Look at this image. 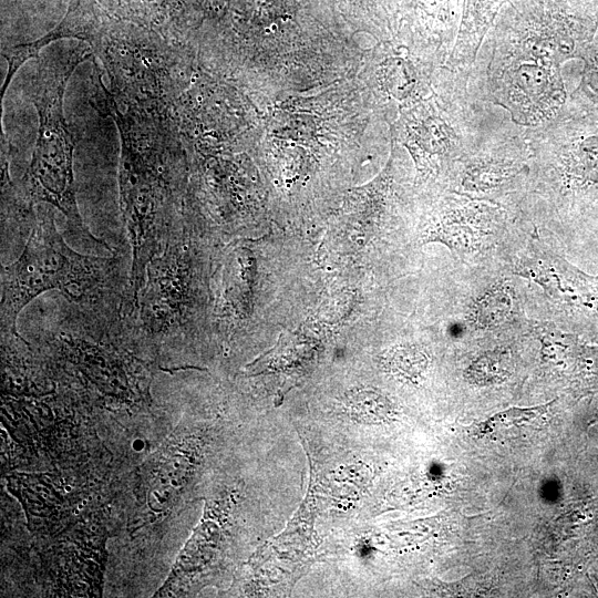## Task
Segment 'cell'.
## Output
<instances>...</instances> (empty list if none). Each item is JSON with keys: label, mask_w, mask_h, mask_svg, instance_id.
<instances>
[{"label": "cell", "mask_w": 598, "mask_h": 598, "mask_svg": "<svg viewBox=\"0 0 598 598\" xmlns=\"http://www.w3.org/2000/svg\"><path fill=\"white\" fill-rule=\"evenodd\" d=\"M597 3L506 0L468 69L471 93L504 107L524 127L568 113L570 87L579 90L581 79L566 66L585 61L595 35Z\"/></svg>", "instance_id": "cell-1"}, {"label": "cell", "mask_w": 598, "mask_h": 598, "mask_svg": "<svg viewBox=\"0 0 598 598\" xmlns=\"http://www.w3.org/2000/svg\"><path fill=\"white\" fill-rule=\"evenodd\" d=\"M92 56L93 52L80 43L75 48L37 59L31 97L39 116V127L23 181L31 202H45L54 206L65 216L69 228L80 239L107 247L90 233L78 208L73 176L75 137L63 112L69 79L80 63Z\"/></svg>", "instance_id": "cell-2"}, {"label": "cell", "mask_w": 598, "mask_h": 598, "mask_svg": "<svg viewBox=\"0 0 598 598\" xmlns=\"http://www.w3.org/2000/svg\"><path fill=\"white\" fill-rule=\"evenodd\" d=\"M468 70L446 65L435 73V95L410 116V145L423 176L447 174L452 165L508 112L467 87Z\"/></svg>", "instance_id": "cell-3"}, {"label": "cell", "mask_w": 598, "mask_h": 598, "mask_svg": "<svg viewBox=\"0 0 598 598\" xmlns=\"http://www.w3.org/2000/svg\"><path fill=\"white\" fill-rule=\"evenodd\" d=\"M103 260L72 250L58 233L52 214L37 221L18 260L2 272L1 326L14 336L20 311L38 295L64 290L73 295L91 280Z\"/></svg>", "instance_id": "cell-4"}, {"label": "cell", "mask_w": 598, "mask_h": 598, "mask_svg": "<svg viewBox=\"0 0 598 598\" xmlns=\"http://www.w3.org/2000/svg\"><path fill=\"white\" fill-rule=\"evenodd\" d=\"M530 148L526 127L511 114L494 125L445 175L447 190L499 202L527 186Z\"/></svg>", "instance_id": "cell-5"}, {"label": "cell", "mask_w": 598, "mask_h": 598, "mask_svg": "<svg viewBox=\"0 0 598 598\" xmlns=\"http://www.w3.org/2000/svg\"><path fill=\"white\" fill-rule=\"evenodd\" d=\"M505 219L506 209L499 202L446 190L433 206L424 237L468 254L487 246Z\"/></svg>", "instance_id": "cell-6"}, {"label": "cell", "mask_w": 598, "mask_h": 598, "mask_svg": "<svg viewBox=\"0 0 598 598\" xmlns=\"http://www.w3.org/2000/svg\"><path fill=\"white\" fill-rule=\"evenodd\" d=\"M109 19L95 0H69L64 16L49 32L33 42L3 49L1 54L8 63V71L0 91L1 101L19 68L32 58L38 59L41 49L50 43L60 39L74 38L86 41L92 48L99 50Z\"/></svg>", "instance_id": "cell-7"}, {"label": "cell", "mask_w": 598, "mask_h": 598, "mask_svg": "<svg viewBox=\"0 0 598 598\" xmlns=\"http://www.w3.org/2000/svg\"><path fill=\"white\" fill-rule=\"evenodd\" d=\"M515 271L540 285L558 301L598 312V279L559 256L546 251L532 252L517 261Z\"/></svg>", "instance_id": "cell-8"}, {"label": "cell", "mask_w": 598, "mask_h": 598, "mask_svg": "<svg viewBox=\"0 0 598 598\" xmlns=\"http://www.w3.org/2000/svg\"><path fill=\"white\" fill-rule=\"evenodd\" d=\"M458 21L454 47L446 65L467 70L506 0H452Z\"/></svg>", "instance_id": "cell-9"}, {"label": "cell", "mask_w": 598, "mask_h": 598, "mask_svg": "<svg viewBox=\"0 0 598 598\" xmlns=\"http://www.w3.org/2000/svg\"><path fill=\"white\" fill-rule=\"evenodd\" d=\"M549 404L512 408L488 417L478 425V434L489 440H512L534 432L543 425Z\"/></svg>", "instance_id": "cell-10"}, {"label": "cell", "mask_w": 598, "mask_h": 598, "mask_svg": "<svg viewBox=\"0 0 598 598\" xmlns=\"http://www.w3.org/2000/svg\"><path fill=\"white\" fill-rule=\"evenodd\" d=\"M513 309L511 290L502 283L486 290L473 305L471 319L476 327L493 328L504 323Z\"/></svg>", "instance_id": "cell-11"}, {"label": "cell", "mask_w": 598, "mask_h": 598, "mask_svg": "<svg viewBox=\"0 0 598 598\" xmlns=\"http://www.w3.org/2000/svg\"><path fill=\"white\" fill-rule=\"evenodd\" d=\"M514 361L508 351H487L476 358L465 370V378L476 385L503 382L513 372Z\"/></svg>", "instance_id": "cell-12"}, {"label": "cell", "mask_w": 598, "mask_h": 598, "mask_svg": "<svg viewBox=\"0 0 598 598\" xmlns=\"http://www.w3.org/2000/svg\"><path fill=\"white\" fill-rule=\"evenodd\" d=\"M384 364L391 372L414 380L425 370L427 357L416 346H398L388 352Z\"/></svg>", "instance_id": "cell-13"}, {"label": "cell", "mask_w": 598, "mask_h": 598, "mask_svg": "<svg viewBox=\"0 0 598 598\" xmlns=\"http://www.w3.org/2000/svg\"><path fill=\"white\" fill-rule=\"evenodd\" d=\"M351 414L359 421L380 423L388 421L393 413L389 400L379 393L361 391L349 399Z\"/></svg>", "instance_id": "cell-14"}]
</instances>
